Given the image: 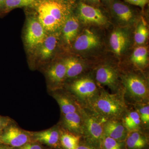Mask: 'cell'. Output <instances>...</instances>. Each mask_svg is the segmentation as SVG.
Returning a JSON list of instances; mask_svg holds the SVG:
<instances>
[{"label":"cell","instance_id":"obj_1","mask_svg":"<svg viewBox=\"0 0 149 149\" xmlns=\"http://www.w3.org/2000/svg\"><path fill=\"white\" fill-rule=\"evenodd\" d=\"M88 104L89 109L106 120H117L125 111V103L120 96L105 91L98 93Z\"/></svg>","mask_w":149,"mask_h":149},{"label":"cell","instance_id":"obj_2","mask_svg":"<svg viewBox=\"0 0 149 149\" xmlns=\"http://www.w3.org/2000/svg\"><path fill=\"white\" fill-rule=\"evenodd\" d=\"M37 11V18L46 32H56L63 25L67 19L64 6L55 0L42 2L39 4Z\"/></svg>","mask_w":149,"mask_h":149},{"label":"cell","instance_id":"obj_3","mask_svg":"<svg viewBox=\"0 0 149 149\" xmlns=\"http://www.w3.org/2000/svg\"><path fill=\"white\" fill-rule=\"evenodd\" d=\"M83 118V133L88 140L96 144L101 143L104 136L103 124L106 121L91 109L80 108Z\"/></svg>","mask_w":149,"mask_h":149},{"label":"cell","instance_id":"obj_4","mask_svg":"<svg viewBox=\"0 0 149 149\" xmlns=\"http://www.w3.org/2000/svg\"><path fill=\"white\" fill-rule=\"evenodd\" d=\"M70 89L77 99L88 104L99 93L95 83L88 77L75 80L70 85Z\"/></svg>","mask_w":149,"mask_h":149},{"label":"cell","instance_id":"obj_5","mask_svg":"<svg viewBox=\"0 0 149 149\" xmlns=\"http://www.w3.org/2000/svg\"><path fill=\"white\" fill-rule=\"evenodd\" d=\"M123 83L129 95L137 102H143L148 99V88L141 77L135 74H128L123 77Z\"/></svg>","mask_w":149,"mask_h":149},{"label":"cell","instance_id":"obj_6","mask_svg":"<svg viewBox=\"0 0 149 149\" xmlns=\"http://www.w3.org/2000/svg\"><path fill=\"white\" fill-rule=\"evenodd\" d=\"M46 36L45 29L38 18L31 17L28 19L25 34V42L27 47L34 49L40 46Z\"/></svg>","mask_w":149,"mask_h":149},{"label":"cell","instance_id":"obj_7","mask_svg":"<svg viewBox=\"0 0 149 149\" xmlns=\"http://www.w3.org/2000/svg\"><path fill=\"white\" fill-rule=\"evenodd\" d=\"M0 136V141L6 145L15 148H19L29 141L27 132L15 125H9Z\"/></svg>","mask_w":149,"mask_h":149},{"label":"cell","instance_id":"obj_8","mask_svg":"<svg viewBox=\"0 0 149 149\" xmlns=\"http://www.w3.org/2000/svg\"><path fill=\"white\" fill-rule=\"evenodd\" d=\"M79 14L80 19L86 23L104 24L106 22L100 10L83 3L79 6Z\"/></svg>","mask_w":149,"mask_h":149},{"label":"cell","instance_id":"obj_9","mask_svg":"<svg viewBox=\"0 0 149 149\" xmlns=\"http://www.w3.org/2000/svg\"><path fill=\"white\" fill-rule=\"evenodd\" d=\"M104 135L121 142L126 139L127 130L117 119L106 120L103 124Z\"/></svg>","mask_w":149,"mask_h":149},{"label":"cell","instance_id":"obj_10","mask_svg":"<svg viewBox=\"0 0 149 149\" xmlns=\"http://www.w3.org/2000/svg\"><path fill=\"white\" fill-rule=\"evenodd\" d=\"M118 75L117 71L111 67L104 65L99 68L96 73L97 81L114 90L117 87Z\"/></svg>","mask_w":149,"mask_h":149},{"label":"cell","instance_id":"obj_11","mask_svg":"<svg viewBox=\"0 0 149 149\" xmlns=\"http://www.w3.org/2000/svg\"><path fill=\"white\" fill-rule=\"evenodd\" d=\"M99 44L100 41L97 35L92 31L86 29L83 34L77 37L74 47L76 50L85 51L96 47Z\"/></svg>","mask_w":149,"mask_h":149},{"label":"cell","instance_id":"obj_12","mask_svg":"<svg viewBox=\"0 0 149 149\" xmlns=\"http://www.w3.org/2000/svg\"><path fill=\"white\" fill-rule=\"evenodd\" d=\"M62 123L65 128L71 133H83V120L80 111L63 115Z\"/></svg>","mask_w":149,"mask_h":149},{"label":"cell","instance_id":"obj_13","mask_svg":"<svg viewBox=\"0 0 149 149\" xmlns=\"http://www.w3.org/2000/svg\"><path fill=\"white\" fill-rule=\"evenodd\" d=\"M109 42L115 53L120 55L128 46L129 39L126 32L122 29H117L111 33Z\"/></svg>","mask_w":149,"mask_h":149},{"label":"cell","instance_id":"obj_14","mask_svg":"<svg viewBox=\"0 0 149 149\" xmlns=\"http://www.w3.org/2000/svg\"><path fill=\"white\" fill-rule=\"evenodd\" d=\"M47 77L50 83L56 87L62 83L66 77V68L64 63H57L48 69Z\"/></svg>","mask_w":149,"mask_h":149},{"label":"cell","instance_id":"obj_15","mask_svg":"<svg viewBox=\"0 0 149 149\" xmlns=\"http://www.w3.org/2000/svg\"><path fill=\"white\" fill-rule=\"evenodd\" d=\"M58 42L57 35L52 33L46 36L40 45V55L43 60L50 58L55 50Z\"/></svg>","mask_w":149,"mask_h":149},{"label":"cell","instance_id":"obj_16","mask_svg":"<svg viewBox=\"0 0 149 149\" xmlns=\"http://www.w3.org/2000/svg\"><path fill=\"white\" fill-rule=\"evenodd\" d=\"M63 33L64 40L68 44H70L76 37L79 28V22L73 17L67 18L63 24Z\"/></svg>","mask_w":149,"mask_h":149},{"label":"cell","instance_id":"obj_17","mask_svg":"<svg viewBox=\"0 0 149 149\" xmlns=\"http://www.w3.org/2000/svg\"><path fill=\"white\" fill-rule=\"evenodd\" d=\"M54 96L59 106L63 115L80 111V107L78 106L69 96L61 94H56Z\"/></svg>","mask_w":149,"mask_h":149},{"label":"cell","instance_id":"obj_18","mask_svg":"<svg viewBox=\"0 0 149 149\" xmlns=\"http://www.w3.org/2000/svg\"><path fill=\"white\" fill-rule=\"evenodd\" d=\"M35 140L50 146H55L59 141V134L55 128L33 133Z\"/></svg>","mask_w":149,"mask_h":149},{"label":"cell","instance_id":"obj_19","mask_svg":"<svg viewBox=\"0 0 149 149\" xmlns=\"http://www.w3.org/2000/svg\"><path fill=\"white\" fill-rule=\"evenodd\" d=\"M126 146L129 149H142L146 146V138L138 130L131 131L126 137Z\"/></svg>","mask_w":149,"mask_h":149},{"label":"cell","instance_id":"obj_20","mask_svg":"<svg viewBox=\"0 0 149 149\" xmlns=\"http://www.w3.org/2000/svg\"><path fill=\"white\" fill-rule=\"evenodd\" d=\"M63 63L66 68V77L73 78L76 77L83 71V64L77 58H68Z\"/></svg>","mask_w":149,"mask_h":149},{"label":"cell","instance_id":"obj_21","mask_svg":"<svg viewBox=\"0 0 149 149\" xmlns=\"http://www.w3.org/2000/svg\"><path fill=\"white\" fill-rule=\"evenodd\" d=\"M141 123L139 113L137 111H133L125 115L123 124L127 130L131 132L139 130Z\"/></svg>","mask_w":149,"mask_h":149},{"label":"cell","instance_id":"obj_22","mask_svg":"<svg viewBox=\"0 0 149 149\" xmlns=\"http://www.w3.org/2000/svg\"><path fill=\"white\" fill-rule=\"evenodd\" d=\"M112 8L118 17L123 21L128 22L133 17V13L131 10L127 6L122 3H114L113 5Z\"/></svg>","mask_w":149,"mask_h":149},{"label":"cell","instance_id":"obj_23","mask_svg":"<svg viewBox=\"0 0 149 149\" xmlns=\"http://www.w3.org/2000/svg\"><path fill=\"white\" fill-rule=\"evenodd\" d=\"M148 50L146 47L136 48L131 56V61L139 66H145L148 62Z\"/></svg>","mask_w":149,"mask_h":149},{"label":"cell","instance_id":"obj_24","mask_svg":"<svg viewBox=\"0 0 149 149\" xmlns=\"http://www.w3.org/2000/svg\"><path fill=\"white\" fill-rule=\"evenodd\" d=\"M79 136L72 133H64L61 138V145L65 149H75L79 145Z\"/></svg>","mask_w":149,"mask_h":149},{"label":"cell","instance_id":"obj_25","mask_svg":"<svg viewBox=\"0 0 149 149\" xmlns=\"http://www.w3.org/2000/svg\"><path fill=\"white\" fill-rule=\"evenodd\" d=\"M37 0H6L4 6L7 10L27 7L35 4Z\"/></svg>","mask_w":149,"mask_h":149},{"label":"cell","instance_id":"obj_26","mask_svg":"<svg viewBox=\"0 0 149 149\" xmlns=\"http://www.w3.org/2000/svg\"><path fill=\"white\" fill-rule=\"evenodd\" d=\"M148 36V31L146 24L144 23L139 24L135 32L134 39L138 45L145 43Z\"/></svg>","mask_w":149,"mask_h":149},{"label":"cell","instance_id":"obj_27","mask_svg":"<svg viewBox=\"0 0 149 149\" xmlns=\"http://www.w3.org/2000/svg\"><path fill=\"white\" fill-rule=\"evenodd\" d=\"M101 143L104 149H122V144L120 142L104 135Z\"/></svg>","mask_w":149,"mask_h":149},{"label":"cell","instance_id":"obj_28","mask_svg":"<svg viewBox=\"0 0 149 149\" xmlns=\"http://www.w3.org/2000/svg\"><path fill=\"white\" fill-rule=\"evenodd\" d=\"M137 111L139 113L141 122L145 125L149 123V106L148 104H140L138 107Z\"/></svg>","mask_w":149,"mask_h":149},{"label":"cell","instance_id":"obj_29","mask_svg":"<svg viewBox=\"0 0 149 149\" xmlns=\"http://www.w3.org/2000/svg\"><path fill=\"white\" fill-rule=\"evenodd\" d=\"M10 119L8 117L0 116V132L8 127L10 125Z\"/></svg>","mask_w":149,"mask_h":149},{"label":"cell","instance_id":"obj_30","mask_svg":"<svg viewBox=\"0 0 149 149\" xmlns=\"http://www.w3.org/2000/svg\"><path fill=\"white\" fill-rule=\"evenodd\" d=\"M125 1L131 4L138 6L140 7L143 8L148 3V0H125Z\"/></svg>","mask_w":149,"mask_h":149},{"label":"cell","instance_id":"obj_31","mask_svg":"<svg viewBox=\"0 0 149 149\" xmlns=\"http://www.w3.org/2000/svg\"><path fill=\"white\" fill-rule=\"evenodd\" d=\"M18 148V149H42L41 146L38 144L28 143Z\"/></svg>","mask_w":149,"mask_h":149},{"label":"cell","instance_id":"obj_32","mask_svg":"<svg viewBox=\"0 0 149 149\" xmlns=\"http://www.w3.org/2000/svg\"><path fill=\"white\" fill-rule=\"evenodd\" d=\"M75 149H97L93 147L87 146H79L76 147Z\"/></svg>","mask_w":149,"mask_h":149},{"label":"cell","instance_id":"obj_33","mask_svg":"<svg viewBox=\"0 0 149 149\" xmlns=\"http://www.w3.org/2000/svg\"><path fill=\"white\" fill-rule=\"evenodd\" d=\"M6 0H0V9L3 6H4Z\"/></svg>","mask_w":149,"mask_h":149},{"label":"cell","instance_id":"obj_34","mask_svg":"<svg viewBox=\"0 0 149 149\" xmlns=\"http://www.w3.org/2000/svg\"><path fill=\"white\" fill-rule=\"evenodd\" d=\"M0 149H8L4 147H0Z\"/></svg>","mask_w":149,"mask_h":149},{"label":"cell","instance_id":"obj_35","mask_svg":"<svg viewBox=\"0 0 149 149\" xmlns=\"http://www.w3.org/2000/svg\"><path fill=\"white\" fill-rule=\"evenodd\" d=\"M89 1H91L95 2L97 0H89Z\"/></svg>","mask_w":149,"mask_h":149}]
</instances>
